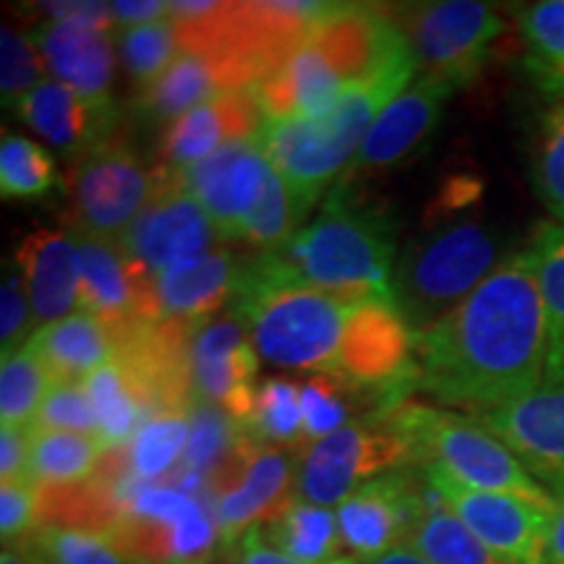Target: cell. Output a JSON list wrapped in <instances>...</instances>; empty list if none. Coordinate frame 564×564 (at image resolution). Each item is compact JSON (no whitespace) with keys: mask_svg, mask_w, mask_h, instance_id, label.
Wrapping results in <instances>:
<instances>
[{"mask_svg":"<svg viewBox=\"0 0 564 564\" xmlns=\"http://www.w3.org/2000/svg\"><path fill=\"white\" fill-rule=\"evenodd\" d=\"M257 531L264 544L299 562H335L343 546L337 514L327 507L303 502V499H295L285 512H280L270 523L259 525Z\"/></svg>","mask_w":564,"mask_h":564,"instance_id":"cell-31","label":"cell"},{"mask_svg":"<svg viewBox=\"0 0 564 564\" xmlns=\"http://www.w3.org/2000/svg\"><path fill=\"white\" fill-rule=\"evenodd\" d=\"M53 377L30 345L3 356L0 369V421L9 429H32Z\"/></svg>","mask_w":564,"mask_h":564,"instance_id":"cell-35","label":"cell"},{"mask_svg":"<svg viewBox=\"0 0 564 564\" xmlns=\"http://www.w3.org/2000/svg\"><path fill=\"white\" fill-rule=\"evenodd\" d=\"M30 541L42 564H126L105 535L79 528L40 525Z\"/></svg>","mask_w":564,"mask_h":564,"instance_id":"cell-42","label":"cell"},{"mask_svg":"<svg viewBox=\"0 0 564 564\" xmlns=\"http://www.w3.org/2000/svg\"><path fill=\"white\" fill-rule=\"evenodd\" d=\"M474 419L502 440L549 491L564 486V384H541L525 398Z\"/></svg>","mask_w":564,"mask_h":564,"instance_id":"cell-19","label":"cell"},{"mask_svg":"<svg viewBox=\"0 0 564 564\" xmlns=\"http://www.w3.org/2000/svg\"><path fill=\"white\" fill-rule=\"evenodd\" d=\"M24 274L17 262L6 264L3 288H0V345L3 356L17 352L32 340L30 327L34 324L30 293L24 291Z\"/></svg>","mask_w":564,"mask_h":564,"instance_id":"cell-47","label":"cell"},{"mask_svg":"<svg viewBox=\"0 0 564 564\" xmlns=\"http://www.w3.org/2000/svg\"><path fill=\"white\" fill-rule=\"evenodd\" d=\"M345 89L348 84L308 40H303L264 82L251 87L264 121L316 118L333 108Z\"/></svg>","mask_w":564,"mask_h":564,"instance_id":"cell-27","label":"cell"},{"mask_svg":"<svg viewBox=\"0 0 564 564\" xmlns=\"http://www.w3.org/2000/svg\"><path fill=\"white\" fill-rule=\"evenodd\" d=\"M225 91H230L228 84L207 55L181 51L158 79L139 89L133 108L139 118L150 123H173L175 118L186 116L188 110L215 100Z\"/></svg>","mask_w":564,"mask_h":564,"instance_id":"cell-28","label":"cell"},{"mask_svg":"<svg viewBox=\"0 0 564 564\" xmlns=\"http://www.w3.org/2000/svg\"><path fill=\"white\" fill-rule=\"evenodd\" d=\"M442 502L507 564H549V523L552 510L512 494L478 491L463 486L440 468H419Z\"/></svg>","mask_w":564,"mask_h":564,"instance_id":"cell-15","label":"cell"},{"mask_svg":"<svg viewBox=\"0 0 564 564\" xmlns=\"http://www.w3.org/2000/svg\"><path fill=\"white\" fill-rule=\"evenodd\" d=\"M510 253L481 220L444 223L413 241L392 274V301L415 335L432 329L476 291Z\"/></svg>","mask_w":564,"mask_h":564,"instance_id":"cell-5","label":"cell"},{"mask_svg":"<svg viewBox=\"0 0 564 564\" xmlns=\"http://www.w3.org/2000/svg\"><path fill=\"white\" fill-rule=\"evenodd\" d=\"M0 564H42L37 552H34L30 535L21 541H13V544L3 546V554H0Z\"/></svg>","mask_w":564,"mask_h":564,"instance_id":"cell-54","label":"cell"},{"mask_svg":"<svg viewBox=\"0 0 564 564\" xmlns=\"http://www.w3.org/2000/svg\"><path fill=\"white\" fill-rule=\"evenodd\" d=\"M84 390L89 394L91 411L97 415V426H100L105 444L108 447H123L126 442L133 440V434L139 432L147 419L112 358L84 379Z\"/></svg>","mask_w":564,"mask_h":564,"instance_id":"cell-36","label":"cell"},{"mask_svg":"<svg viewBox=\"0 0 564 564\" xmlns=\"http://www.w3.org/2000/svg\"><path fill=\"white\" fill-rule=\"evenodd\" d=\"M228 308L262 361L319 377L340 371L350 306L280 270L267 253L241 262Z\"/></svg>","mask_w":564,"mask_h":564,"instance_id":"cell-2","label":"cell"},{"mask_svg":"<svg viewBox=\"0 0 564 564\" xmlns=\"http://www.w3.org/2000/svg\"><path fill=\"white\" fill-rule=\"evenodd\" d=\"M394 24L411 45L421 76L468 87L481 74L491 45L505 32L494 6L476 0H432L390 9Z\"/></svg>","mask_w":564,"mask_h":564,"instance_id":"cell-9","label":"cell"},{"mask_svg":"<svg viewBox=\"0 0 564 564\" xmlns=\"http://www.w3.org/2000/svg\"><path fill=\"white\" fill-rule=\"evenodd\" d=\"M453 91V84L434 79V76H419L379 112L377 123L371 126L358 152L356 165L390 167L403 162L432 137Z\"/></svg>","mask_w":564,"mask_h":564,"instance_id":"cell-25","label":"cell"},{"mask_svg":"<svg viewBox=\"0 0 564 564\" xmlns=\"http://www.w3.org/2000/svg\"><path fill=\"white\" fill-rule=\"evenodd\" d=\"M421 392L436 403L497 411L544 384L546 322L528 251H514L455 312L415 335Z\"/></svg>","mask_w":564,"mask_h":564,"instance_id":"cell-1","label":"cell"},{"mask_svg":"<svg viewBox=\"0 0 564 564\" xmlns=\"http://www.w3.org/2000/svg\"><path fill=\"white\" fill-rule=\"evenodd\" d=\"M238 564H312V562H299L293 556H285L278 549L264 544V539L259 535L257 528L251 533L243 535V541L238 544ZM322 564H358L352 560H335V562H322Z\"/></svg>","mask_w":564,"mask_h":564,"instance_id":"cell-52","label":"cell"},{"mask_svg":"<svg viewBox=\"0 0 564 564\" xmlns=\"http://www.w3.org/2000/svg\"><path fill=\"white\" fill-rule=\"evenodd\" d=\"M408 463L411 455L390 413L364 415L303 449L295 491L303 502L333 510L373 478L408 468Z\"/></svg>","mask_w":564,"mask_h":564,"instance_id":"cell-10","label":"cell"},{"mask_svg":"<svg viewBox=\"0 0 564 564\" xmlns=\"http://www.w3.org/2000/svg\"><path fill=\"white\" fill-rule=\"evenodd\" d=\"M100 436L74 432H34L30 449V478L37 486H74L95 476L108 453Z\"/></svg>","mask_w":564,"mask_h":564,"instance_id":"cell-32","label":"cell"},{"mask_svg":"<svg viewBox=\"0 0 564 564\" xmlns=\"http://www.w3.org/2000/svg\"><path fill=\"white\" fill-rule=\"evenodd\" d=\"M259 352L241 322L212 319L192 340L196 400L223 408L232 421L249 426L257 408Z\"/></svg>","mask_w":564,"mask_h":564,"instance_id":"cell-18","label":"cell"},{"mask_svg":"<svg viewBox=\"0 0 564 564\" xmlns=\"http://www.w3.org/2000/svg\"><path fill=\"white\" fill-rule=\"evenodd\" d=\"M554 512L549 523V564H564V486L554 489Z\"/></svg>","mask_w":564,"mask_h":564,"instance_id":"cell-53","label":"cell"},{"mask_svg":"<svg viewBox=\"0 0 564 564\" xmlns=\"http://www.w3.org/2000/svg\"><path fill=\"white\" fill-rule=\"evenodd\" d=\"M126 564H207L220 546L215 514L181 486H133L105 535Z\"/></svg>","mask_w":564,"mask_h":564,"instance_id":"cell-8","label":"cell"},{"mask_svg":"<svg viewBox=\"0 0 564 564\" xmlns=\"http://www.w3.org/2000/svg\"><path fill=\"white\" fill-rule=\"evenodd\" d=\"M17 267L24 274L37 329L66 319L79 306L82 253L76 232L51 228L30 232L17 249Z\"/></svg>","mask_w":564,"mask_h":564,"instance_id":"cell-23","label":"cell"},{"mask_svg":"<svg viewBox=\"0 0 564 564\" xmlns=\"http://www.w3.org/2000/svg\"><path fill=\"white\" fill-rule=\"evenodd\" d=\"M415 74L419 63H403L377 79L352 84L322 116L264 123L259 139L267 158L303 207L312 212L324 188L340 178L361 152L379 112L411 87Z\"/></svg>","mask_w":564,"mask_h":564,"instance_id":"cell-4","label":"cell"},{"mask_svg":"<svg viewBox=\"0 0 564 564\" xmlns=\"http://www.w3.org/2000/svg\"><path fill=\"white\" fill-rule=\"evenodd\" d=\"M262 253L306 285L356 306L392 299L398 228L384 207L356 199L343 181L314 223L303 225L280 249Z\"/></svg>","mask_w":564,"mask_h":564,"instance_id":"cell-3","label":"cell"},{"mask_svg":"<svg viewBox=\"0 0 564 564\" xmlns=\"http://www.w3.org/2000/svg\"><path fill=\"white\" fill-rule=\"evenodd\" d=\"M40 525V486L32 478L0 484V539L3 546L26 539Z\"/></svg>","mask_w":564,"mask_h":564,"instance_id":"cell-48","label":"cell"},{"mask_svg":"<svg viewBox=\"0 0 564 564\" xmlns=\"http://www.w3.org/2000/svg\"><path fill=\"white\" fill-rule=\"evenodd\" d=\"M199 327L178 322H147L112 345V361L144 419L192 413L194 392L192 340Z\"/></svg>","mask_w":564,"mask_h":564,"instance_id":"cell-12","label":"cell"},{"mask_svg":"<svg viewBox=\"0 0 564 564\" xmlns=\"http://www.w3.org/2000/svg\"><path fill=\"white\" fill-rule=\"evenodd\" d=\"M531 76L546 97H552L554 102H564V68L535 70V74H531Z\"/></svg>","mask_w":564,"mask_h":564,"instance_id":"cell-55","label":"cell"},{"mask_svg":"<svg viewBox=\"0 0 564 564\" xmlns=\"http://www.w3.org/2000/svg\"><path fill=\"white\" fill-rule=\"evenodd\" d=\"M82 253V299L84 312L102 322L110 343L147 322H158L152 295V272L133 262L110 238L79 236Z\"/></svg>","mask_w":564,"mask_h":564,"instance_id":"cell-17","label":"cell"},{"mask_svg":"<svg viewBox=\"0 0 564 564\" xmlns=\"http://www.w3.org/2000/svg\"><path fill=\"white\" fill-rule=\"evenodd\" d=\"M217 230L181 171L154 165L152 194L137 220L118 238L121 249L144 270L162 272L212 251Z\"/></svg>","mask_w":564,"mask_h":564,"instance_id":"cell-13","label":"cell"},{"mask_svg":"<svg viewBox=\"0 0 564 564\" xmlns=\"http://www.w3.org/2000/svg\"><path fill=\"white\" fill-rule=\"evenodd\" d=\"M533 192L554 223L564 225V102L541 116L533 139Z\"/></svg>","mask_w":564,"mask_h":564,"instance_id":"cell-39","label":"cell"},{"mask_svg":"<svg viewBox=\"0 0 564 564\" xmlns=\"http://www.w3.org/2000/svg\"><path fill=\"white\" fill-rule=\"evenodd\" d=\"M299 463L285 449L259 442L246 470L228 491L212 499L217 531L228 546H238L246 533L270 523L295 502Z\"/></svg>","mask_w":564,"mask_h":564,"instance_id":"cell-20","label":"cell"},{"mask_svg":"<svg viewBox=\"0 0 564 564\" xmlns=\"http://www.w3.org/2000/svg\"><path fill=\"white\" fill-rule=\"evenodd\" d=\"M30 37L55 82L66 84L84 100H112L110 84L116 58L110 32L95 30L82 21L47 19Z\"/></svg>","mask_w":564,"mask_h":564,"instance_id":"cell-26","label":"cell"},{"mask_svg":"<svg viewBox=\"0 0 564 564\" xmlns=\"http://www.w3.org/2000/svg\"><path fill=\"white\" fill-rule=\"evenodd\" d=\"M264 123V112L251 89L225 91L167 123L160 137L158 165L171 167V171H186L223 150L230 141L259 137Z\"/></svg>","mask_w":564,"mask_h":564,"instance_id":"cell-21","label":"cell"},{"mask_svg":"<svg viewBox=\"0 0 564 564\" xmlns=\"http://www.w3.org/2000/svg\"><path fill=\"white\" fill-rule=\"evenodd\" d=\"M390 419L415 468L432 465L470 489L512 494L554 512V494L474 415L405 403Z\"/></svg>","mask_w":564,"mask_h":564,"instance_id":"cell-6","label":"cell"},{"mask_svg":"<svg viewBox=\"0 0 564 564\" xmlns=\"http://www.w3.org/2000/svg\"><path fill=\"white\" fill-rule=\"evenodd\" d=\"M42 70H45V61H42L34 40L13 26H3V34H0V95H3L6 108L19 105L32 89L45 82Z\"/></svg>","mask_w":564,"mask_h":564,"instance_id":"cell-45","label":"cell"},{"mask_svg":"<svg viewBox=\"0 0 564 564\" xmlns=\"http://www.w3.org/2000/svg\"><path fill=\"white\" fill-rule=\"evenodd\" d=\"M21 121L76 162L112 133L121 131V110L112 100H84L61 82H42L17 105Z\"/></svg>","mask_w":564,"mask_h":564,"instance_id":"cell-22","label":"cell"},{"mask_svg":"<svg viewBox=\"0 0 564 564\" xmlns=\"http://www.w3.org/2000/svg\"><path fill=\"white\" fill-rule=\"evenodd\" d=\"M546 322L544 384H564V225L541 223L525 246Z\"/></svg>","mask_w":564,"mask_h":564,"instance_id":"cell-30","label":"cell"},{"mask_svg":"<svg viewBox=\"0 0 564 564\" xmlns=\"http://www.w3.org/2000/svg\"><path fill=\"white\" fill-rule=\"evenodd\" d=\"M249 432L267 444H288L303 447L306 429H303L301 390L285 379H270L259 387L257 408L249 421Z\"/></svg>","mask_w":564,"mask_h":564,"instance_id":"cell-40","label":"cell"},{"mask_svg":"<svg viewBox=\"0 0 564 564\" xmlns=\"http://www.w3.org/2000/svg\"><path fill=\"white\" fill-rule=\"evenodd\" d=\"M366 564H429V562L423 560L421 554H415L411 546H400V549H392V552H387L384 556H379V560L366 562Z\"/></svg>","mask_w":564,"mask_h":564,"instance_id":"cell-56","label":"cell"},{"mask_svg":"<svg viewBox=\"0 0 564 564\" xmlns=\"http://www.w3.org/2000/svg\"><path fill=\"white\" fill-rule=\"evenodd\" d=\"M34 432H74L100 436L97 415L91 411L89 394L84 382H66V379H53L51 390L42 400L37 419L32 423ZM102 440V436H100Z\"/></svg>","mask_w":564,"mask_h":564,"instance_id":"cell-46","label":"cell"},{"mask_svg":"<svg viewBox=\"0 0 564 564\" xmlns=\"http://www.w3.org/2000/svg\"><path fill=\"white\" fill-rule=\"evenodd\" d=\"M47 19H66V21H82V24L95 26V30L112 32V19L110 3H82V0H74V3H40Z\"/></svg>","mask_w":564,"mask_h":564,"instance_id":"cell-50","label":"cell"},{"mask_svg":"<svg viewBox=\"0 0 564 564\" xmlns=\"http://www.w3.org/2000/svg\"><path fill=\"white\" fill-rule=\"evenodd\" d=\"M520 37L525 42V68H564V0H541L520 13Z\"/></svg>","mask_w":564,"mask_h":564,"instance_id":"cell-43","label":"cell"},{"mask_svg":"<svg viewBox=\"0 0 564 564\" xmlns=\"http://www.w3.org/2000/svg\"><path fill=\"white\" fill-rule=\"evenodd\" d=\"M118 51L126 66V74L141 87L152 84L171 63L178 58V32H175L173 19L154 21V24L121 30L118 37Z\"/></svg>","mask_w":564,"mask_h":564,"instance_id":"cell-41","label":"cell"},{"mask_svg":"<svg viewBox=\"0 0 564 564\" xmlns=\"http://www.w3.org/2000/svg\"><path fill=\"white\" fill-rule=\"evenodd\" d=\"M30 449L32 429L3 426L0 432V478L3 481L30 478Z\"/></svg>","mask_w":564,"mask_h":564,"instance_id":"cell-49","label":"cell"},{"mask_svg":"<svg viewBox=\"0 0 564 564\" xmlns=\"http://www.w3.org/2000/svg\"><path fill=\"white\" fill-rule=\"evenodd\" d=\"M42 358L53 379L84 382L112 358V343L102 322L89 312H76L66 319L37 329L26 343Z\"/></svg>","mask_w":564,"mask_h":564,"instance_id":"cell-29","label":"cell"},{"mask_svg":"<svg viewBox=\"0 0 564 564\" xmlns=\"http://www.w3.org/2000/svg\"><path fill=\"white\" fill-rule=\"evenodd\" d=\"M181 173L188 192L209 215L217 236L225 241H241L243 225L267 194L274 167L262 139L251 137L230 141Z\"/></svg>","mask_w":564,"mask_h":564,"instance_id":"cell-16","label":"cell"},{"mask_svg":"<svg viewBox=\"0 0 564 564\" xmlns=\"http://www.w3.org/2000/svg\"><path fill=\"white\" fill-rule=\"evenodd\" d=\"M436 499L419 470L398 468L373 478L337 507L340 541L358 564L373 562L392 549L408 546L413 528Z\"/></svg>","mask_w":564,"mask_h":564,"instance_id":"cell-14","label":"cell"},{"mask_svg":"<svg viewBox=\"0 0 564 564\" xmlns=\"http://www.w3.org/2000/svg\"><path fill=\"white\" fill-rule=\"evenodd\" d=\"M246 426L232 421L223 408L212 403H196L192 411V436H188L186 455L181 460V489H207L209 476L217 465L230 455L241 440Z\"/></svg>","mask_w":564,"mask_h":564,"instance_id":"cell-34","label":"cell"},{"mask_svg":"<svg viewBox=\"0 0 564 564\" xmlns=\"http://www.w3.org/2000/svg\"><path fill=\"white\" fill-rule=\"evenodd\" d=\"M337 379L356 390L371 415L398 411L421 390L415 333L392 299L350 306Z\"/></svg>","mask_w":564,"mask_h":564,"instance_id":"cell-7","label":"cell"},{"mask_svg":"<svg viewBox=\"0 0 564 564\" xmlns=\"http://www.w3.org/2000/svg\"><path fill=\"white\" fill-rule=\"evenodd\" d=\"M348 394H352V390L337 377H314L301 387L303 429H306L303 449L348 426L352 408Z\"/></svg>","mask_w":564,"mask_h":564,"instance_id":"cell-44","label":"cell"},{"mask_svg":"<svg viewBox=\"0 0 564 564\" xmlns=\"http://www.w3.org/2000/svg\"><path fill=\"white\" fill-rule=\"evenodd\" d=\"M58 186L51 154L34 141L6 133L0 144V192L3 199H42Z\"/></svg>","mask_w":564,"mask_h":564,"instance_id":"cell-38","label":"cell"},{"mask_svg":"<svg viewBox=\"0 0 564 564\" xmlns=\"http://www.w3.org/2000/svg\"><path fill=\"white\" fill-rule=\"evenodd\" d=\"M154 165H147L123 131L70 162L68 223L76 236L116 238L137 220L152 194Z\"/></svg>","mask_w":564,"mask_h":564,"instance_id":"cell-11","label":"cell"},{"mask_svg":"<svg viewBox=\"0 0 564 564\" xmlns=\"http://www.w3.org/2000/svg\"><path fill=\"white\" fill-rule=\"evenodd\" d=\"M408 546L429 564H507L442 502L440 494L413 528Z\"/></svg>","mask_w":564,"mask_h":564,"instance_id":"cell-33","label":"cell"},{"mask_svg":"<svg viewBox=\"0 0 564 564\" xmlns=\"http://www.w3.org/2000/svg\"><path fill=\"white\" fill-rule=\"evenodd\" d=\"M192 436V413L158 415L141 423L129 444L131 474L139 481H158L183 460Z\"/></svg>","mask_w":564,"mask_h":564,"instance_id":"cell-37","label":"cell"},{"mask_svg":"<svg viewBox=\"0 0 564 564\" xmlns=\"http://www.w3.org/2000/svg\"><path fill=\"white\" fill-rule=\"evenodd\" d=\"M112 19L123 26V30H133V26L154 24V21L171 19V3H162V0H137V3H129V0H118V3H110Z\"/></svg>","mask_w":564,"mask_h":564,"instance_id":"cell-51","label":"cell"},{"mask_svg":"<svg viewBox=\"0 0 564 564\" xmlns=\"http://www.w3.org/2000/svg\"><path fill=\"white\" fill-rule=\"evenodd\" d=\"M241 262L228 249H212L202 257L152 274L158 319L202 327L212 314L228 306Z\"/></svg>","mask_w":564,"mask_h":564,"instance_id":"cell-24","label":"cell"}]
</instances>
